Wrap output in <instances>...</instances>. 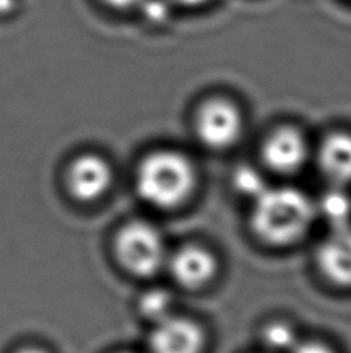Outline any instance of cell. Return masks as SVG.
<instances>
[{"label": "cell", "mask_w": 351, "mask_h": 353, "mask_svg": "<svg viewBox=\"0 0 351 353\" xmlns=\"http://www.w3.org/2000/svg\"><path fill=\"white\" fill-rule=\"evenodd\" d=\"M197 183L192 161L177 150H156L136 171V191L144 201L162 210L177 208L191 197Z\"/></svg>", "instance_id": "7a4b0ae2"}, {"label": "cell", "mask_w": 351, "mask_h": 353, "mask_svg": "<svg viewBox=\"0 0 351 353\" xmlns=\"http://www.w3.org/2000/svg\"><path fill=\"white\" fill-rule=\"evenodd\" d=\"M114 172L101 157L85 154L72 163L67 174L68 191L79 201H95L109 191Z\"/></svg>", "instance_id": "8992f818"}, {"label": "cell", "mask_w": 351, "mask_h": 353, "mask_svg": "<svg viewBox=\"0 0 351 353\" xmlns=\"http://www.w3.org/2000/svg\"><path fill=\"white\" fill-rule=\"evenodd\" d=\"M95 2L114 14H136L146 0H95Z\"/></svg>", "instance_id": "9a60e30c"}, {"label": "cell", "mask_w": 351, "mask_h": 353, "mask_svg": "<svg viewBox=\"0 0 351 353\" xmlns=\"http://www.w3.org/2000/svg\"><path fill=\"white\" fill-rule=\"evenodd\" d=\"M243 113L233 99L212 97L198 105L195 132L204 146L226 149L235 144L243 132Z\"/></svg>", "instance_id": "277c9868"}, {"label": "cell", "mask_w": 351, "mask_h": 353, "mask_svg": "<svg viewBox=\"0 0 351 353\" xmlns=\"http://www.w3.org/2000/svg\"><path fill=\"white\" fill-rule=\"evenodd\" d=\"M263 159L274 171L281 174L296 172L308 159V143L296 128H279L263 144Z\"/></svg>", "instance_id": "52a82bcc"}, {"label": "cell", "mask_w": 351, "mask_h": 353, "mask_svg": "<svg viewBox=\"0 0 351 353\" xmlns=\"http://www.w3.org/2000/svg\"><path fill=\"white\" fill-rule=\"evenodd\" d=\"M164 2L171 6L173 12L184 11V12H193V11H202L209 8L214 5L217 0H164Z\"/></svg>", "instance_id": "2e32d148"}, {"label": "cell", "mask_w": 351, "mask_h": 353, "mask_svg": "<svg viewBox=\"0 0 351 353\" xmlns=\"http://www.w3.org/2000/svg\"><path fill=\"white\" fill-rule=\"evenodd\" d=\"M316 208L306 195L294 188H266L254 199L253 230L271 245L299 241L315 220Z\"/></svg>", "instance_id": "6da1fadb"}, {"label": "cell", "mask_w": 351, "mask_h": 353, "mask_svg": "<svg viewBox=\"0 0 351 353\" xmlns=\"http://www.w3.org/2000/svg\"><path fill=\"white\" fill-rule=\"evenodd\" d=\"M118 261L129 273L147 277L166 263V245L152 223L135 220L118 232L115 241Z\"/></svg>", "instance_id": "3957f363"}, {"label": "cell", "mask_w": 351, "mask_h": 353, "mask_svg": "<svg viewBox=\"0 0 351 353\" xmlns=\"http://www.w3.org/2000/svg\"><path fill=\"white\" fill-rule=\"evenodd\" d=\"M292 353H337L330 345L317 341H308V343H299L296 347L291 350Z\"/></svg>", "instance_id": "e0dca14e"}, {"label": "cell", "mask_w": 351, "mask_h": 353, "mask_svg": "<svg viewBox=\"0 0 351 353\" xmlns=\"http://www.w3.org/2000/svg\"><path fill=\"white\" fill-rule=\"evenodd\" d=\"M321 165L330 179L337 181H351V135H330L321 149Z\"/></svg>", "instance_id": "30bf717a"}, {"label": "cell", "mask_w": 351, "mask_h": 353, "mask_svg": "<svg viewBox=\"0 0 351 353\" xmlns=\"http://www.w3.org/2000/svg\"><path fill=\"white\" fill-rule=\"evenodd\" d=\"M206 336L202 327L191 319L167 316L155 324L150 335L152 353H203Z\"/></svg>", "instance_id": "5b68a950"}, {"label": "cell", "mask_w": 351, "mask_h": 353, "mask_svg": "<svg viewBox=\"0 0 351 353\" xmlns=\"http://www.w3.org/2000/svg\"><path fill=\"white\" fill-rule=\"evenodd\" d=\"M17 353H48L42 349H37V347H28V349H23V350H19Z\"/></svg>", "instance_id": "ac0fdd59"}, {"label": "cell", "mask_w": 351, "mask_h": 353, "mask_svg": "<svg viewBox=\"0 0 351 353\" xmlns=\"http://www.w3.org/2000/svg\"><path fill=\"white\" fill-rule=\"evenodd\" d=\"M262 339L268 349L274 352H291L297 343L296 330L286 323H271L268 324L262 333Z\"/></svg>", "instance_id": "7c38bea8"}, {"label": "cell", "mask_w": 351, "mask_h": 353, "mask_svg": "<svg viewBox=\"0 0 351 353\" xmlns=\"http://www.w3.org/2000/svg\"><path fill=\"white\" fill-rule=\"evenodd\" d=\"M319 267L331 282L351 287V226L333 228L319 248Z\"/></svg>", "instance_id": "9c48e42d"}, {"label": "cell", "mask_w": 351, "mask_h": 353, "mask_svg": "<svg viewBox=\"0 0 351 353\" xmlns=\"http://www.w3.org/2000/svg\"><path fill=\"white\" fill-rule=\"evenodd\" d=\"M172 305L173 299L172 294L161 288L149 290L147 293L141 296L140 302H138V308L144 318L150 323H160V321L166 319L172 314Z\"/></svg>", "instance_id": "8fae6325"}, {"label": "cell", "mask_w": 351, "mask_h": 353, "mask_svg": "<svg viewBox=\"0 0 351 353\" xmlns=\"http://www.w3.org/2000/svg\"><path fill=\"white\" fill-rule=\"evenodd\" d=\"M322 212L327 217L328 222L333 225V228L350 225L348 220L351 216V205L350 200L343 194H328L322 200Z\"/></svg>", "instance_id": "4fadbf2b"}, {"label": "cell", "mask_w": 351, "mask_h": 353, "mask_svg": "<svg viewBox=\"0 0 351 353\" xmlns=\"http://www.w3.org/2000/svg\"><path fill=\"white\" fill-rule=\"evenodd\" d=\"M173 279L186 288H202L214 279L218 270L215 256L209 250L187 245L172 254L169 261Z\"/></svg>", "instance_id": "ba28073f"}, {"label": "cell", "mask_w": 351, "mask_h": 353, "mask_svg": "<svg viewBox=\"0 0 351 353\" xmlns=\"http://www.w3.org/2000/svg\"><path fill=\"white\" fill-rule=\"evenodd\" d=\"M234 185L237 191H240L243 195L251 199H257L268 188L263 176L248 166H243L235 172Z\"/></svg>", "instance_id": "5bb4252c"}]
</instances>
